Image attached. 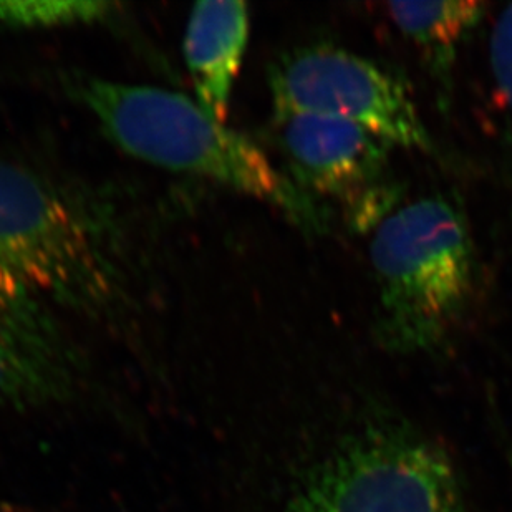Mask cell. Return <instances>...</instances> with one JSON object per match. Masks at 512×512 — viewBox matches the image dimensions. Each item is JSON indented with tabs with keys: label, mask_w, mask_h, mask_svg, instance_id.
Here are the masks:
<instances>
[{
	"label": "cell",
	"mask_w": 512,
	"mask_h": 512,
	"mask_svg": "<svg viewBox=\"0 0 512 512\" xmlns=\"http://www.w3.org/2000/svg\"><path fill=\"white\" fill-rule=\"evenodd\" d=\"M383 345L418 352L440 345L474 290L468 223L443 196L421 198L388 214L370 247Z\"/></svg>",
	"instance_id": "2"
},
{
	"label": "cell",
	"mask_w": 512,
	"mask_h": 512,
	"mask_svg": "<svg viewBox=\"0 0 512 512\" xmlns=\"http://www.w3.org/2000/svg\"><path fill=\"white\" fill-rule=\"evenodd\" d=\"M282 512H463L450 461L395 426L345 441L292 494Z\"/></svg>",
	"instance_id": "4"
},
{
	"label": "cell",
	"mask_w": 512,
	"mask_h": 512,
	"mask_svg": "<svg viewBox=\"0 0 512 512\" xmlns=\"http://www.w3.org/2000/svg\"><path fill=\"white\" fill-rule=\"evenodd\" d=\"M0 512H10L9 509L5 508L4 504H0Z\"/></svg>",
	"instance_id": "12"
},
{
	"label": "cell",
	"mask_w": 512,
	"mask_h": 512,
	"mask_svg": "<svg viewBox=\"0 0 512 512\" xmlns=\"http://www.w3.org/2000/svg\"><path fill=\"white\" fill-rule=\"evenodd\" d=\"M279 126L282 148L300 188L312 196L343 201L357 229L382 223L395 198L388 181L390 143L334 116L294 115Z\"/></svg>",
	"instance_id": "6"
},
{
	"label": "cell",
	"mask_w": 512,
	"mask_h": 512,
	"mask_svg": "<svg viewBox=\"0 0 512 512\" xmlns=\"http://www.w3.org/2000/svg\"><path fill=\"white\" fill-rule=\"evenodd\" d=\"M87 368L42 299L0 266V410L77 403Z\"/></svg>",
	"instance_id": "7"
},
{
	"label": "cell",
	"mask_w": 512,
	"mask_h": 512,
	"mask_svg": "<svg viewBox=\"0 0 512 512\" xmlns=\"http://www.w3.org/2000/svg\"><path fill=\"white\" fill-rule=\"evenodd\" d=\"M249 30V10L244 2H199L186 27L184 57L198 103L223 123L246 55Z\"/></svg>",
	"instance_id": "8"
},
{
	"label": "cell",
	"mask_w": 512,
	"mask_h": 512,
	"mask_svg": "<svg viewBox=\"0 0 512 512\" xmlns=\"http://www.w3.org/2000/svg\"><path fill=\"white\" fill-rule=\"evenodd\" d=\"M489 57L494 83L512 115V4L494 22Z\"/></svg>",
	"instance_id": "11"
},
{
	"label": "cell",
	"mask_w": 512,
	"mask_h": 512,
	"mask_svg": "<svg viewBox=\"0 0 512 512\" xmlns=\"http://www.w3.org/2000/svg\"><path fill=\"white\" fill-rule=\"evenodd\" d=\"M112 2H44V0H12L0 2V22L22 29H52L67 25L93 24L112 15Z\"/></svg>",
	"instance_id": "10"
},
{
	"label": "cell",
	"mask_w": 512,
	"mask_h": 512,
	"mask_svg": "<svg viewBox=\"0 0 512 512\" xmlns=\"http://www.w3.org/2000/svg\"><path fill=\"white\" fill-rule=\"evenodd\" d=\"M483 2H392L393 24L420 49L441 92L450 97L458 45L481 22Z\"/></svg>",
	"instance_id": "9"
},
{
	"label": "cell",
	"mask_w": 512,
	"mask_h": 512,
	"mask_svg": "<svg viewBox=\"0 0 512 512\" xmlns=\"http://www.w3.org/2000/svg\"><path fill=\"white\" fill-rule=\"evenodd\" d=\"M0 266L78 314L118 302L120 272L102 224L42 174L0 160Z\"/></svg>",
	"instance_id": "3"
},
{
	"label": "cell",
	"mask_w": 512,
	"mask_h": 512,
	"mask_svg": "<svg viewBox=\"0 0 512 512\" xmlns=\"http://www.w3.org/2000/svg\"><path fill=\"white\" fill-rule=\"evenodd\" d=\"M70 92L128 155L266 201L310 234L329 229L324 204L277 170L259 146L191 98L165 88L83 75L73 78Z\"/></svg>",
	"instance_id": "1"
},
{
	"label": "cell",
	"mask_w": 512,
	"mask_h": 512,
	"mask_svg": "<svg viewBox=\"0 0 512 512\" xmlns=\"http://www.w3.org/2000/svg\"><path fill=\"white\" fill-rule=\"evenodd\" d=\"M269 88L277 121L334 116L367 128L392 146L435 153L405 83L348 50L327 44L292 50L272 65Z\"/></svg>",
	"instance_id": "5"
}]
</instances>
